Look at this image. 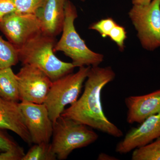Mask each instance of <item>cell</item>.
Listing matches in <instances>:
<instances>
[{
	"label": "cell",
	"mask_w": 160,
	"mask_h": 160,
	"mask_svg": "<svg viewBox=\"0 0 160 160\" xmlns=\"http://www.w3.org/2000/svg\"><path fill=\"white\" fill-rule=\"evenodd\" d=\"M115 77V72L111 66H91L82 94L76 102L65 109L61 116L113 137H122L123 132L108 119L103 111L101 101L102 90Z\"/></svg>",
	"instance_id": "1"
},
{
	"label": "cell",
	"mask_w": 160,
	"mask_h": 160,
	"mask_svg": "<svg viewBox=\"0 0 160 160\" xmlns=\"http://www.w3.org/2000/svg\"><path fill=\"white\" fill-rule=\"evenodd\" d=\"M55 38L41 33L18 48L19 60L24 65L34 66L43 71L52 82L72 73V63L60 60L54 53Z\"/></svg>",
	"instance_id": "2"
},
{
	"label": "cell",
	"mask_w": 160,
	"mask_h": 160,
	"mask_svg": "<svg viewBox=\"0 0 160 160\" xmlns=\"http://www.w3.org/2000/svg\"><path fill=\"white\" fill-rule=\"evenodd\" d=\"M77 10L73 3L67 0L62 35L55 44L54 51L62 52L71 59L76 67L99 66L104 61V56L92 51L77 32L74 21L78 18Z\"/></svg>",
	"instance_id": "3"
},
{
	"label": "cell",
	"mask_w": 160,
	"mask_h": 160,
	"mask_svg": "<svg viewBox=\"0 0 160 160\" xmlns=\"http://www.w3.org/2000/svg\"><path fill=\"white\" fill-rule=\"evenodd\" d=\"M52 137V150L57 159L64 160L75 149L95 142L98 135L89 126L61 116L53 125Z\"/></svg>",
	"instance_id": "4"
},
{
	"label": "cell",
	"mask_w": 160,
	"mask_h": 160,
	"mask_svg": "<svg viewBox=\"0 0 160 160\" xmlns=\"http://www.w3.org/2000/svg\"><path fill=\"white\" fill-rule=\"evenodd\" d=\"M91 67H80L75 73L72 72L52 82L44 104L53 125L66 106L73 104L78 98Z\"/></svg>",
	"instance_id": "5"
},
{
	"label": "cell",
	"mask_w": 160,
	"mask_h": 160,
	"mask_svg": "<svg viewBox=\"0 0 160 160\" xmlns=\"http://www.w3.org/2000/svg\"><path fill=\"white\" fill-rule=\"evenodd\" d=\"M128 14L142 47L149 51L160 47V0L132 5Z\"/></svg>",
	"instance_id": "6"
},
{
	"label": "cell",
	"mask_w": 160,
	"mask_h": 160,
	"mask_svg": "<svg viewBox=\"0 0 160 160\" xmlns=\"http://www.w3.org/2000/svg\"><path fill=\"white\" fill-rule=\"evenodd\" d=\"M0 30L17 49L42 33L36 14L17 12L3 18L0 22Z\"/></svg>",
	"instance_id": "7"
},
{
	"label": "cell",
	"mask_w": 160,
	"mask_h": 160,
	"mask_svg": "<svg viewBox=\"0 0 160 160\" xmlns=\"http://www.w3.org/2000/svg\"><path fill=\"white\" fill-rule=\"evenodd\" d=\"M21 102L44 104L52 82L34 66L24 65L17 74Z\"/></svg>",
	"instance_id": "8"
},
{
	"label": "cell",
	"mask_w": 160,
	"mask_h": 160,
	"mask_svg": "<svg viewBox=\"0 0 160 160\" xmlns=\"http://www.w3.org/2000/svg\"><path fill=\"white\" fill-rule=\"evenodd\" d=\"M19 104L32 143L50 142L53 123L45 104L27 102H21Z\"/></svg>",
	"instance_id": "9"
},
{
	"label": "cell",
	"mask_w": 160,
	"mask_h": 160,
	"mask_svg": "<svg viewBox=\"0 0 160 160\" xmlns=\"http://www.w3.org/2000/svg\"><path fill=\"white\" fill-rule=\"evenodd\" d=\"M126 133L118 143L116 152L126 154L160 137V113L151 116Z\"/></svg>",
	"instance_id": "10"
},
{
	"label": "cell",
	"mask_w": 160,
	"mask_h": 160,
	"mask_svg": "<svg viewBox=\"0 0 160 160\" xmlns=\"http://www.w3.org/2000/svg\"><path fill=\"white\" fill-rule=\"evenodd\" d=\"M125 103L127 123L141 124L149 117L160 113V89L148 94L128 97Z\"/></svg>",
	"instance_id": "11"
},
{
	"label": "cell",
	"mask_w": 160,
	"mask_h": 160,
	"mask_svg": "<svg viewBox=\"0 0 160 160\" xmlns=\"http://www.w3.org/2000/svg\"><path fill=\"white\" fill-rule=\"evenodd\" d=\"M67 0H44L37 11L42 33L55 37L62 31Z\"/></svg>",
	"instance_id": "12"
},
{
	"label": "cell",
	"mask_w": 160,
	"mask_h": 160,
	"mask_svg": "<svg viewBox=\"0 0 160 160\" xmlns=\"http://www.w3.org/2000/svg\"><path fill=\"white\" fill-rule=\"evenodd\" d=\"M19 103L0 98V129L11 130L25 142L31 145V136L26 127Z\"/></svg>",
	"instance_id": "13"
},
{
	"label": "cell",
	"mask_w": 160,
	"mask_h": 160,
	"mask_svg": "<svg viewBox=\"0 0 160 160\" xmlns=\"http://www.w3.org/2000/svg\"><path fill=\"white\" fill-rule=\"evenodd\" d=\"M0 98L13 102L20 101L17 76L11 67L0 70Z\"/></svg>",
	"instance_id": "14"
},
{
	"label": "cell",
	"mask_w": 160,
	"mask_h": 160,
	"mask_svg": "<svg viewBox=\"0 0 160 160\" xmlns=\"http://www.w3.org/2000/svg\"><path fill=\"white\" fill-rule=\"evenodd\" d=\"M19 61L17 48L0 36V70L15 66Z\"/></svg>",
	"instance_id": "15"
},
{
	"label": "cell",
	"mask_w": 160,
	"mask_h": 160,
	"mask_svg": "<svg viewBox=\"0 0 160 160\" xmlns=\"http://www.w3.org/2000/svg\"><path fill=\"white\" fill-rule=\"evenodd\" d=\"M57 159L51 143L34 144L25 153L22 160H56Z\"/></svg>",
	"instance_id": "16"
},
{
	"label": "cell",
	"mask_w": 160,
	"mask_h": 160,
	"mask_svg": "<svg viewBox=\"0 0 160 160\" xmlns=\"http://www.w3.org/2000/svg\"><path fill=\"white\" fill-rule=\"evenodd\" d=\"M132 160H160V137L133 150Z\"/></svg>",
	"instance_id": "17"
},
{
	"label": "cell",
	"mask_w": 160,
	"mask_h": 160,
	"mask_svg": "<svg viewBox=\"0 0 160 160\" xmlns=\"http://www.w3.org/2000/svg\"><path fill=\"white\" fill-rule=\"evenodd\" d=\"M14 4L17 12L36 14L44 0H11Z\"/></svg>",
	"instance_id": "18"
},
{
	"label": "cell",
	"mask_w": 160,
	"mask_h": 160,
	"mask_svg": "<svg viewBox=\"0 0 160 160\" xmlns=\"http://www.w3.org/2000/svg\"><path fill=\"white\" fill-rule=\"evenodd\" d=\"M13 152L25 154L23 148L20 147L14 140L0 129V153Z\"/></svg>",
	"instance_id": "19"
},
{
	"label": "cell",
	"mask_w": 160,
	"mask_h": 160,
	"mask_svg": "<svg viewBox=\"0 0 160 160\" xmlns=\"http://www.w3.org/2000/svg\"><path fill=\"white\" fill-rule=\"evenodd\" d=\"M117 24L112 18H106L92 23L89 29L98 32L102 37L106 38L109 37L110 31Z\"/></svg>",
	"instance_id": "20"
},
{
	"label": "cell",
	"mask_w": 160,
	"mask_h": 160,
	"mask_svg": "<svg viewBox=\"0 0 160 160\" xmlns=\"http://www.w3.org/2000/svg\"><path fill=\"white\" fill-rule=\"evenodd\" d=\"M126 34V29L117 24L112 29L108 37L117 45L120 51H123L125 49Z\"/></svg>",
	"instance_id": "21"
},
{
	"label": "cell",
	"mask_w": 160,
	"mask_h": 160,
	"mask_svg": "<svg viewBox=\"0 0 160 160\" xmlns=\"http://www.w3.org/2000/svg\"><path fill=\"white\" fill-rule=\"evenodd\" d=\"M17 11L11 0H0V22L7 15Z\"/></svg>",
	"instance_id": "22"
},
{
	"label": "cell",
	"mask_w": 160,
	"mask_h": 160,
	"mask_svg": "<svg viewBox=\"0 0 160 160\" xmlns=\"http://www.w3.org/2000/svg\"><path fill=\"white\" fill-rule=\"evenodd\" d=\"M98 160H118L117 158H115L114 157L109 155L106 154V153H100L98 156Z\"/></svg>",
	"instance_id": "23"
},
{
	"label": "cell",
	"mask_w": 160,
	"mask_h": 160,
	"mask_svg": "<svg viewBox=\"0 0 160 160\" xmlns=\"http://www.w3.org/2000/svg\"><path fill=\"white\" fill-rule=\"evenodd\" d=\"M152 0H132V5H147L151 2Z\"/></svg>",
	"instance_id": "24"
},
{
	"label": "cell",
	"mask_w": 160,
	"mask_h": 160,
	"mask_svg": "<svg viewBox=\"0 0 160 160\" xmlns=\"http://www.w3.org/2000/svg\"><path fill=\"white\" fill-rule=\"evenodd\" d=\"M81 1H82V2H84V1H86V0H81Z\"/></svg>",
	"instance_id": "25"
}]
</instances>
